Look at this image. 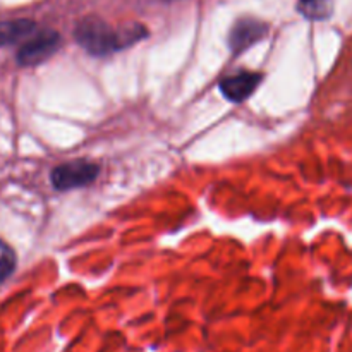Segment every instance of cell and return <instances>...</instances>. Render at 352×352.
Listing matches in <instances>:
<instances>
[{"mask_svg":"<svg viewBox=\"0 0 352 352\" xmlns=\"http://www.w3.org/2000/svg\"><path fill=\"white\" fill-rule=\"evenodd\" d=\"M100 165L86 158L64 162L52 168L50 182L57 191H72L93 184L100 175Z\"/></svg>","mask_w":352,"mask_h":352,"instance_id":"2","label":"cell"},{"mask_svg":"<svg viewBox=\"0 0 352 352\" xmlns=\"http://www.w3.org/2000/svg\"><path fill=\"white\" fill-rule=\"evenodd\" d=\"M268 33V24L256 17H241L234 23L229 33V50L234 57H239L250 50L254 43L263 40Z\"/></svg>","mask_w":352,"mask_h":352,"instance_id":"4","label":"cell"},{"mask_svg":"<svg viewBox=\"0 0 352 352\" xmlns=\"http://www.w3.org/2000/svg\"><path fill=\"white\" fill-rule=\"evenodd\" d=\"M62 45V36L55 30H40L19 47L16 60L21 67H34L54 57Z\"/></svg>","mask_w":352,"mask_h":352,"instance_id":"3","label":"cell"},{"mask_svg":"<svg viewBox=\"0 0 352 352\" xmlns=\"http://www.w3.org/2000/svg\"><path fill=\"white\" fill-rule=\"evenodd\" d=\"M146 36L148 30L143 24L129 23L116 30L98 16L85 17L74 28V40L93 57H107L126 50Z\"/></svg>","mask_w":352,"mask_h":352,"instance_id":"1","label":"cell"},{"mask_svg":"<svg viewBox=\"0 0 352 352\" xmlns=\"http://www.w3.org/2000/svg\"><path fill=\"white\" fill-rule=\"evenodd\" d=\"M298 10L309 21H325L333 12V0H298Z\"/></svg>","mask_w":352,"mask_h":352,"instance_id":"7","label":"cell"},{"mask_svg":"<svg viewBox=\"0 0 352 352\" xmlns=\"http://www.w3.org/2000/svg\"><path fill=\"white\" fill-rule=\"evenodd\" d=\"M17 265L16 253H14L12 248L6 243V241L0 239V284L6 282L10 275L14 274Z\"/></svg>","mask_w":352,"mask_h":352,"instance_id":"8","label":"cell"},{"mask_svg":"<svg viewBox=\"0 0 352 352\" xmlns=\"http://www.w3.org/2000/svg\"><path fill=\"white\" fill-rule=\"evenodd\" d=\"M263 81V74L256 71H237L220 79L219 89L226 100L232 103H243L251 98Z\"/></svg>","mask_w":352,"mask_h":352,"instance_id":"5","label":"cell"},{"mask_svg":"<svg viewBox=\"0 0 352 352\" xmlns=\"http://www.w3.org/2000/svg\"><path fill=\"white\" fill-rule=\"evenodd\" d=\"M36 24L30 19H10L0 21V48L10 43H16L21 38L31 34Z\"/></svg>","mask_w":352,"mask_h":352,"instance_id":"6","label":"cell"}]
</instances>
